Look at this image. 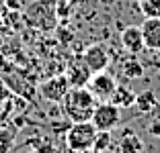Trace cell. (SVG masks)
<instances>
[{"label": "cell", "mask_w": 160, "mask_h": 153, "mask_svg": "<svg viewBox=\"0 0 160 153\" xmlns=\"http://www.w3.org/2000/svg\"><path fill=\"white\" fill-rule=\"evenodd\" d=\"M70 90V82H68L66 74H60V76H52L47 78L45 82L39 84V94H41L45 100L49 102H62V98L66 96V92Z\"/></svg>", "instance_id": "8992f818"}, {"label": "cell", "mask_w": 160, "mask_h": 153, "mask_svg": "<svg viewBox=\"0 0 160 153\" xmlns=\"http://www.w3.org/2000/svg\"><path fill=\"white\" fill-rule=\"evenodd\" d=\"M6 8L8 10H21L23 8V2L21 0H6Z\"/></svg>", "instance_id": "ffe728a7"}, {"label": "cell", "mask_w": 160, "mask_h": 153, "mask_svg": "<svg viewBox=\"0 0 160 153\" xmlns=\"http://www.w3.org/2000/svg\"><path fill=\"white\" fill-rule=\"evenodd\" d=\"M142 141L132 129H125L121 135V151L123 153H140L142 151Z\"/></svg>", "instance_id": "7c38bea8"}, {"label": "cell", "mask_w": 160, "mask_h": 153, "mask_svg": "<svg viewBox=\"0 0 160 153\" xmlns=\"http://www.w3.org/2000/svg\"><path fill=\"white\" fill-rule=\"evenodd\" d=\"M86 88L97 96L99 102L101 100H111L115 88H117V82H115V78L109 74L107 70H103V72H94V74L90 76V82H88Z\"/></svg>", "instance_id": "5b68a950"}, {"label": "cell", "mask_w": 160, "mask_h": 153, "mask_svg": "<svg viewBox=\"0 0 160 153\" xmlns=\"http://www.w3.org/2000/svg\"><path fill=\"white\" fill-rule=\"evenodd\" d=\"M49 2H56V0H49Z\"/></svg>", "instance_id": "d4e9b609"}, {"label": "cell", "mask_w": 160, "mask_h": 153, "mask_svg": "<svg viewBox=\"0 0 160 153\" xmlns=\"http://www.w3.org/2000/svg\"><path fill=\"white\" fill-rule=\"evenodd\" d=\"M133 106H136L142 114H152V112L160 110V102H158V98H156V94L152 92V90H144V92L136 94Z\"/></svg>", "instance_id": "8fae6325"}, {"label": "cell", "mask_w": 160, "mask_h": 153, "mask_svg": "<svg viewBox=\"0 0 160 153\" xmlns=\"http://www.w3.org/2000/svg\"><path fill=\"white\" fill-rule=\"evenodd\" d=\"M133 100H136V92H132L129 88H123V86H117L111 96V102L117 104L119 108H127V106H133Z\"/></svg>", "instance_id": "4fadbf2b"}, {"label": "cell", "mask_w": 160, "mask_h": 153, "mask_svg": "<svg viewBox=\"0 0 160 153\" xmlns=\"http://www.w3.org/2000/svg\"><path fill=\"white\" fill-rule=\"evenodd\" d=\"M68 2H70V4H76V2H80V0H68Z\"/></svg>", "instance_id": "cb8c5ba5"}, {"label": "cell", "mask_w": 160, "mask_h": 153, "mask_svg": "<svg viewBox=\"0 0 160 153\" xmlns=\"http://www.w3.org/2000/svg\"><path fill=\"white\" fill-rule=\"evenodd\" d=\"M23 21L27 27L41 33H49L58 29V14H56V2L49 0H35L23 10Z\"/></svg>", "instance_id": "7a4b0ae2"}, {"label": "cell", "mask_w": 160, "mask_h": 153, "mask_svg": "<svg viewBox=\"0 0 160 153\" xmlns=\"http://www.w3.org/2000/svg\"><path fill=\"white\" fill-rule=\"evenodd\" d=\"M99 104L97 96L86 86L82 88H70L66 96L62 98V110L70 123H84L90 121L94 112V106Z\"/></svg>", "instance_id": "6da1fadb"}, {"label": "cell", "mask_w": 160, "mask_h": 153, "mask_svg": "<svg viewBox=\"0 0 160 153\" xmlns=\"http://www.w3.org/2000/svg\"><path fill=\"white\" fill-rule=\"evenodd\" d=\"M10 96V92H8V88H6L4 86V82H2V80H0V106H2V104H4V100L6 98Z\"/></svg>", "instance_id": "d6986e66"}, {"label": "cell", "mask_w": 160, "mask_h": 153, "mask_svg": "<svg viewBox=\"0 0 160 153\" xmlns=\"http://www.w3.org/2000/svg\"><path fill=\"white\" fill-rule=\"evenodd\" d=\"M33 153H60V151H58V149L53 147V145L49 143V141H45V143H41V145H39V147L35 149Z\"/></svg>", "instance_id": "ac0fdd59"}, {"label": "cell", "mask_w": 160, "mask_h": 153, "mask_svg": "<svg viewBox=\"0 0 160 153\" xmlns=\"http://www.w3.org/2000/svg\"><path fill=\"white\" fill-rule=\"evenodd\" d=\"M144 49L160 51V16H146V21L140 25Z\"/></svg>", "instance_id": "9c48e42d"}, {"label": "cell", "mask_w": 160, "mask_h": 153, "mask_svg": "<svg viewBox=\"0 0 160 153\" xmlns=\"http://www.w3.org/2000/svg\"><path fill=\"white\" fill-rule=\"evenodd\" d=\"M97 133L99 131L90 121L72 123L64 135V139H66V145L72 153H88L92 149L94 139H97Z\"/></svg>", "instance_id": "3957f363"}, {"label": "cell", "mask_w": 160, "mask_h": 153, "mask_svg": "<svg viewBox=\"0 0 160 153\" xmlns=\"http://www.w3.org/2000/svg\"><path fill=\"white\" fill-rule=\"evenodd\" d=\"M64 74H66L68 82H70V88H82V86H88L92 70L84 63L82 57H74V59L68 61Z\"/></svg>", "instance_id": "52a82bcc"}, {"label": "cell", "mask_w": 160, "mask_h": 153, "mask_svg": "<svg viewBox=\"0 0 160 153\" xmlns=\"http://www.w3.org/2000/svg\"><path fill=\"white\" fill-rule=\"evenodd\" d=\"M17 127H0V153H10L17 141Z\"/></svg>", "instance_id": "5bb4252c"}, {"label": "cell", "mask_w": 160, "mask_h": 153, "mask_svg": "<svg viewBox=\"0 0 160 153\" xmlns=\"http://www.w3.org/2000/svg\"><path fill=\"white\" fill-rule=\"evenodd\" d=\"M109 147H111V131H99L92 143V153H101Z\"/></svg>", "instance_id": "2e32d148"}, {"label": "cell", "mask_w": 160, "mask_h": 153, "mask_svg": "<svg viewBox=\"0 0 160 153\" xmlns=\"http://www.w3.org/2000/svg\"><path fill=\"white\" fill-rule=\"evenodd\" d=\"M119 41H121V47L127 51V53H140L144 49V39H142V29L138 25H127L125 29L119 35Z\"/></svg>", "instance_id": "30bf717a"}, {"label": "cell", "mask_w": 160, "mask_h": 153, "mask_svg": "<svg viewBox=\"0 0 160 153\" xmlns=\"http://www.w3.org/2000/svg\"><path fill=\"white\" fill-rule=\"evenodd\" d=\"M150 133L156 135V137H160V121H154V123L150 125Z\"/></svg>", "instance_id": "44dd1931"}, {"label": "cell", "mask_w": 160, "mask_h": 153, "mask_svg": "<svg viewBox=\"0 0 160 153\" xmlns=\"http://www.w3.org/2000/svg\"><path fill=\"white\" fill-rule=\"evenodd\" d=\"M146 16H160V0H138Z\"/></svg>", "instance_id": "e0dca14e"}, {"label": "cell", "mask_w": 160, "mask_h": 153, "mask_svg": "<svg viewBox=\"0 0 160 153\" xmlns=\"http://www.w3.org/2000/svg\"><path fill=\"white\" fill-rule=\"evenodd\" d=\"M121 74L125 76V78H129V80H136V78H140V76L144 74V67H142L140 61H136V59H127L125 63L121 65Z\"/></svg>", "instance_id": "9a60e30c"}, {"label": "cell", "mask_w": 160, "mask_h": 153, "mask_svg": "<svg viewBox=\"0 0 160 153\" xmlns=\"http://www.w3.org/2000/svg\"><path fill=\"white\" fill-rule=\"evenodd\" d=\"M6 10V0H0V14H4Z\"/></svg>", "instance_id": "7402d4cb"}, {"label": "cell", "mask_w": 160, "mask_h": 153, "mask_svg": "<svg viewBox=\"0 0 160 153\" xmlns=\"http://www.w3.org/2000/svg\"><path fill=\"white\" fill-rule=\"evenodd\" d=\"M90 123L97 127V131H113L121 123V108L111 100H101L94 106Z\"/></svg>", "instance_id": "277c9868"}, {"label": "cell", "mask_w": 160, "mask_h": 153, "mask_svg": "<svg viewBox=\"0 0 160 153\" xmlns=\"http://www.w3.org/2000/svg\"><path fill=\"white\" fill-rule=\"evenodd\" d=\"M82 59H84V63L88 65L90 70L94 72H103L107 70L109 61H111V55H109V51L105 45H101V43H92V45L84 47V51H82Z\"/></svg>", "instance_id": "ba28073f"}, {"label": "cell", "mask_w": 160, "mask_h": 153, "mask_svg": "<svg viewBox=\"0 0 160 153\" xmlns=\"http://www.w3.org/2000/svg\"><path fill=\"white\" fill-rule=\"evenodd\" d=\"M101 2H105V4H113L115 0H101Z\"/></svg>", "instance_id": "603a6c76"}]
</instances>
